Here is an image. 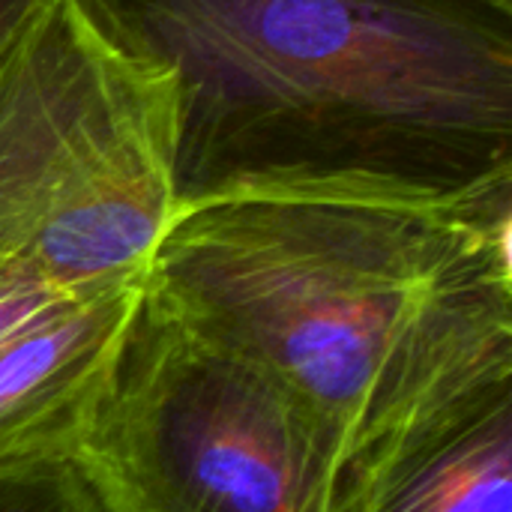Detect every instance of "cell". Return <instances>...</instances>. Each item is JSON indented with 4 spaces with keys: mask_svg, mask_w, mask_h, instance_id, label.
I'll return each instance as SVG.
<instances>
[{
    "mask_svg": "<svg viewBox=\"0 0 512 512\" xmlns=\"http://www.w3.org/2000/svg\"><path fill=\"white\" fill-rule=\"evenodd\" d=\"M144 291L294 384L354 456L512 372V177L216 186L177 201Z\"/></svg>",
    "mask_w": 512,
    "mask_h": 512,
    "instance_id": "6da1fadb",
    "label": "cell"
},
{
    "mask_svg": "<svg viewBox=\"0 0 512 512\" xmlns=\"http://www.w3.org/2000/svg\"><path fill=\"white\" fill-rule=\"evenodd\" d=\"M177 87V201L243 180L512 177V15L486 0H81Z\"/></svg>",
    "mask_w": 512,
    "mask_h": 512,
    "instance_id": "7a4b0ae2",
    "label": "cell"
},
{
    "mask_svg": "<svg viewBox=\"0 0 512 512\" xmlns=\"http://www.w3.org/2000/svg\"><path fill=\"white\" fill-rule=\"evenodd\" d=\"M177 87L81 0H33L0 48V270L144 279L177 207Z\"/></svg>",
    "mask_w": 512,
    "mask_h": 512,
    "instance_id": "3957f363",
    "label": "cell"
},
{
    "mask_svg": "<svg viewBox=\"0 0 512 512\" xmlns=\"http://www.w3.org/2000/svg\"><path fill=\"white\" fill-rule=\"evenodd\" d=\"M345 435L141 291L75 468L105 512H330Z\"/></svg>",
    "mask_w": 512,
    "mask_h": 512,
    "instance_id": "277c9868",
    "label": "cell"
},
{
    "mask_svg": "<svg viewBox=\"0 0 512 512\" xmlns=\"http://www.w3.org/2000/svg\"><path fill=\"white\" fill-rule=\"evenodd\" d=\"M141 291L102 285L0 342V468L75 465Z\"/></svg>",
    "mask_w": 512,
    "mask_h": 512,
    "instance_id": "5b68a950",
    "label": "cell"
},
{
    "mask_svg": "<svg viewBox=\"0 0 512 512\" xmlns=\"http://www.w3.org/2000/svg\"><path fill=\"white\" fill-rule=\"evenodd\" d=\"M330 512H512V372L348 456Z\"/></svg>",
    "mask_w": 512,
    "mask_h": 512,
    "instance_id": "8992f818",
    "label": "cell"
},
{
    "mask_svg": "<svg viewBox=\"0 0 512 512\" xmlns=\"http://www.w3.org/2000/svg\"><path fill=\"white\" fill-rule=\"evenodd\" d=\"M0 512H105L69 462L0 468Z\"/></svg>",
    "mask_w": 512,
    "mask_h": 512,
    "instance_id": "52a82bcc",
    "label": "cell"
},
{
    "mask_svg": "<svg viewBox=\"0 0 512 512\" xmlns=\"http://www.w3.org/2000/svg\"><path fill=\"white\" fill-rule=\"evenodd\" d=\"M96 288H69L27 264L3 267L0 270V342L15 330H21L24 324H30L33 318H39L42 312Z\"/></svg>",
    "mask_w": 512,
    "mask_h": 512,
    "instance_id": "ba28073f",
    "label": "cell"
},
{
    "mask_svg": "<svg viewBox=\"0 0 512 512\" xmlns=\"http://www.w3.org/2000/svg\"><path fill=\"white\" fill-rule=\"evenodd\" d=\"M30 6H33V0H0V48L18 30V24L24 21Z\"/></svg>",
    "mask_w": 512,
    "mask_h": 512,
    "instance_id": "9c48e42d",
    "label": "cell"
},
{
    "mask_svg": "<svg viewBox=\"0 0 512 512\" xmlns=\"http://www.w3.org/2000/svg\"><path fill=\"white\" fill-rule=\"evenodd\" d=\"M489 6H495L498 12H504V15H512V0H486Z\"/></svg>",
    "mask_w": 512,
    "mask_h": 512,
    "instance_id": "30bf717a",
    "label": "cell"
}]
</instances>
